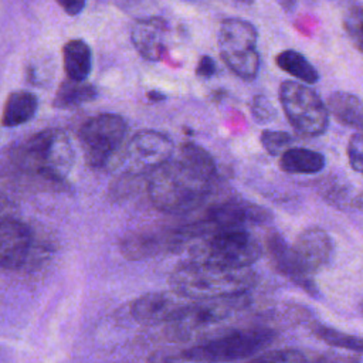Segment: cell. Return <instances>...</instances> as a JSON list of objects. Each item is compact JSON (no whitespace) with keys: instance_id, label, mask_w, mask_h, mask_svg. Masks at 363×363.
Masks as SVG:
<instances>
[{"instance_id":"cell-8","label":"cell","mask_w":363,"mask_h":363,"mask_svg":"<svg viewBox=\"0 0 363 363\" xmlns=\"http://www.w3.org/2000/svg\"><path fill=\"white\" fill-rule=\"evenodd\" d=\"M272 339L274 333L268 329H240L210 337L186 350L200 363L231 362L255 354Z\"/></svg>"},{"instance_id":"cell-11","label":"cell","mask_w":363,"mask_h":363,"mask_svg":"<svg viewBox=\"0 0 363 363\" xmlns=\"http://www.w3.org/2000/svg\"><path fill=\"white\" fill-rule=\"evenodd\" d=\"M190 299L183 298L174 291L149 292L132 302L130 313L142 325L172 323L190 305Z\"/></svg>"},{"instance_id":"cell-29","label":"cell","mask_w":363,"mask_h":363,"mask_svg":"<svg viewBox=\"0 0 363 363\" xmlns=\"http://www.w3.org/2000/svg\"><path fill=\"white\" fill-rule=\"evenodd\" d=\"M251 113H252L254 119L259 123L271 122L277 116V111H275L274 105L262 94H258L252 98V101H251Z\"/></svg>"},{"instance_id":"cell-9","label":"cell","mask_w":363,"mask_h":363,"mask_svg":"<svg viewBox=\"0 0 363 363\" xmlns=\"http://www.w3.org/2000/svg\"><path fill=\"white\" fill-rule=\"evenodd\" d=\"M174 143L169 136L153 129L136 132L122 152V163L130 176L152 174L174 153Z\"/></svg>"},{"instance_id":"cell-3","label":"cell","mask_w":363,"mask_h":363,"mask_svg":"<svg viewBox=\"0 0 363 363\" xmlns=\"http://www.w3.org/2000/svg\"><path fill=\"white\" fill-rule=\"evenodd\" d=\"M187 250L191 262L228 269L250 268L264 252L261 242L248 228L221 231L196 240Z\"/></svg>"},{"instance_id":"cell-1","label":"cell","mask_w":363,"mask_h":363,"mask_svg":"<svg viewBox=\"0 0 363 363\" xmlns=\"http://www.w3.org/2000/svg\"><path fill=\"white\" fill-rule=\"evenodd\" d=\"M216 176L217 166L211 155L204 147L186 142L149 176L147 196L163 213H189L207 199Z\"/></svg>"},{"instance_id":"cell-16","label":"cell","mask_w":363,"mask_h":363,"mask_svg":"<svg viewBox=\"0 0 363 363\" xmlns=\"http://www.w3.org/2000/svg\"><path fill=\"white\" fill-rule=\"evenodd\" d=\"M167 23L157 16L139 18L133 23L130 38L138 52L147 61H159L166 50Z\"/></svg>"},{"instance_id":"cell-19","label":"cell","mask_w":363,"mask_h":363,"mask_svg":"<svg viewBox=\"0 0 363 363\" xmlns=\"http://www.w3.org/2000/svg\"><path fill=\"white\" fill-rule=\"evenodd\" d=\"M326 166L322 153L306 147H289L279 156V167L291 174H316Z\"/></svg>"},{"instance_id":"cell-10","label":"cell","mask_w":363,"mask_h":363,"mask_svg":"<svg viewBox=\"0 0 363 363\" xmlns=\"http://www.w3.org/2000/svg\"><path fill=\"white\" fill-rule=\"evenodd\" d=\"M245 302V295L208 301H191L184 312L176 320L169 323V333L174 340H187L203 329L227 319L234 312L240 311Z\"/></svg>"},{"instance_id":"cell-28","label":"cell","mask_w":363,"mask_h":363,"mask_svg":"<svg viewBox=\"0 0 363 363\" xmlns=\"http://www.w3.org/2000/svg\"><path fill=\"white\" fill-rule=\"evenodd\" d=\"M346 153H347V160L350 167L354 172L363 174V130L356 132L349 139Z\"/></svg>"},{"instance_id":"cell-30","label":"cell","mask_w":363,"mask_h":363,"mask_svg":"<svg viewBox=\"0 0 363 363\" xmlns=\"http://www.w3.org/2000/svg\"><path fill=\"white\" fill-rule=\"evenodd\" d=\"M146 363H200L193 359L186 349L182 350H159L150 354Z\"/></svg>"},{"instance_id":"cell-14","label":"cell","mask_w":363,"mask_h":363,"mask_svg":"<svg viewBox=\"0 0 363 363\" xmlns=\"http://www.w3.org/2000/svg\"><path fill=\"white\" fill-rule=\"evenodd\" d=\"M265 251L271 261V265L275 268L277 272L291 279L294 284L302 286L305 291L316 294L312 275L303 269L294 251V247L289 245L279 233L269 231L267 234Z\"/></svg>"},{"instance_id":"cell-32","label":"cell","mask_w":363,"mask_h":363,"mask_svg":"<svg viewBox=\"0 0 363 363\" xmlns=\"http://www.w3.org/2000/svg\"><path fill=\"white\" fill-rule=\"evenodd\" d=\"M58 4L65 10L67 14L69 16H77L81 13V10L84 9L85 3L81 0H64V1H58Z\"/></svg>"},{"instance_id":"cell-17","label":"cell","mask_w":363,"mask_h":363,"mask_svg":"<svg viewBox=\"0 0 363 363\" xmlns=\"http://www.w3.org/2000/svg\"><path fill=\"white\" fill-rule=\"evenodd\" d=\"M329 115L345 126L363 130V101L346 91H335L325 102Z\"/></svg>"},{"instance_id":"cell-27","label":"cell","mask_w":363,"mask_h":363,"mask_svg":"<svg viewBox=\"0 0 363 363\" xmlns=\"http://www.w3.org/2000/svg\"><path fill=\"white\" fill-rule=\"evenodd\" d=\"M248 363H306L305 356L294 349L267 352Z\"/></svg>"},{"instance_id":"cell-2","label":"cell","mask_w":363,"mask_h":363,"mask_svg":"<svg viewBox=\"0 0 363 363\" xmlns=\"http://www.w3.org/2000/svg\"><path fill=\"white\" fill-rule=\"evenodd\" d=\"M257 282L251 268L228 269L186 261L169 278L172 291L190 301H208L245 295Z\"/></svg>"},{"instance_id":"cell-5","label":"cell","mask_w":363,"mask_h":363,"mask_svg":"<svg viewBox=\"0 0 363 363\" xmlns=\"http://www.w3.org/2000/svg\"><path fill=\"white\" fill-rule=\"evenodd\" d=\"M257 41L258 31L252 23L237 17L221 21L217 35L220 57L241 79L251 81L258 75L261 58Z\"/></svg>"},{"instance_id":"cell-21","label":"cell","mask_w":363,"mask_h":363,"mask_svg":"<svg viewBox=\"0 0 363 363\" xmlns=\"http://www.w3.org/2000/svg\"><path fill=\"white\" fill-rule=\"evenodd\" d=\"M96 96V88L86 81L78 82L65 79L60 84L52 105L60 109H72L78 108L89 101H92Z\"/></svg>"},{"instance_id":"cell-25","label":"cell","mask_w":363,"mask_h":363,"mask_svg":"<svg viewBox=\"0 0 363 363\" xmlns=\"http://www.w3.org/2000/svg\"><path fill=\"white\" fill-rule=\"evenodd\" d=\"M343 28L353 45L363 52V6L347 7L343 14Z\"/></svg>"},{"instance_id":"cell-35","label":"cell","mask_w":363,"mask_h":363,"mask_svg":"<svg viewBox=\"0 0 363 363\" xmlns=\"http://www.w3.org/2000/svg\"><path fill=\"white\" fill-rule=\"evenodd\" d=\"M362 309H363V303H362Z\"/></svg>"},{"instance_id":"cell-34","label":"cell","mask_w":363,"mask_h":363,"mask_svg":"<svg viewBox=\"0 0 363 363\" xmlns=\"http://www.w3.org/2000/svg\"><path fill=\"white\" fill-rule=\"evenodd\" d=\"M149 98H150V99H163V98H164V95L157 94L156 91H153V92H149Z\"/></svg>"},{"instance_id":"cell-33","label":"cell","mask_w":363,"mask_h":363,"mask_svg":"<svg viewBox=\"0 0 363 363\" xmlns=\"http://www.w3.org/2000/svg\"><path fill=\"white\" fill-rule=\"evenodd\" d=\"M350 208H354L363 214V191L353 196V199L350 201Z\"/></svg>"},{"instance_id":"cell-7","label":"cell","mask_w":363,"mask_h":363,"mask_svg":"<svg viewBox=\"0 0 363 363\" xmlns=\"http://www.w3.org/2000/svg\"><path fill=\"white\" fill-rule=\"evenodd\" d=\"M278 98L295 132L302 136H319L326 132L329 112L312 88L296 81H284L279 85Z\"/></svg>"},{"instance_id":"cell-20","label":"cell","mask_w":363,"mask_h":363,"mask_svg":"<svg viewBox=\"0 0 363 363\" xmlns=\"http://www.w3.org/2000/svg\"><path fill=\"white\" fill-rule=\"evenodd\" d=\"M38 108L37 96L30 91H13L9 94L1 113L3 126H18L30 121Z\"/></svg>"},{"instance_id":"cell-24","label":"cell","mask_w":363,"mask_h":363,"mask_svg":"<svg viewBox=\"0 0 363 363\" xmlns=\"http://www.w3.org/2000/svg\"><path fill=\"white\" fill-rule=\"evenodd\" d=\"M328 182H322L319 187L320 196L330 203L332 206H339L340 208L350 207V201L353 196H350V186L347 182H342L340 179L326 177Z\"/></svg>"},{"instance_id":"cell-31","label":"cell","mask_w":363,"mask_h":363,"mask_svg":"<svg viewBox=\"0 0 363 363\" xmlns=\"http://www.w3.org/2000/svg\"><path fill=\"white\" fill-rule=\"evenodd\" d=\"M216 71H217V65L214 60L208 55H203L197 64L196 75L200 78H210L216 74Z\"/></svg>"},{"instance_id":"cell-15","label":"cell","mask_w":363,"mask_h":363,"mask_svg":"<svg viewBox=\"0 0 363 363\" xmlns=\"http://www.w3.org/2000/svg\"><path fill=\"white\" fill-rule=\"evenodd\" d=\"M292 247L301 265L311 275L326 267L335 255L333 240L320 227H309L301 231Z\"/></svg>"},{"instance_id":"cell-23","label":"cell","mask_w":363,"mask_h":363,"mask_svg":"<svg viewBox=\"0 0 363 363\" xmlns=\"http://www.w3.org/2000/svg\"><path fill=\"white\" fill-rule=\"evenodd\" d=\"M315 335L323 340L325 343L335 346V347H342L353 352H363V339L336 330L333 328L325 326V325H318L315 328Z\"/></svg>"},{"instance_id":"cell-4","label":"cell","mask_w":363,"mask_h":363,"mask_svg":"<svg viewBox=\"0 0 363 363\" xmlns=\"http://www.w3.org/2000/svg\"><path fill=\"white\" fill-rule=\"evenodd\" d=\"M74 149L61 129H44L33 135L20 149L18 163L50 182H62L72 169Z\"/></svg>"},{"instance_id":"cell-13","label":"cell","mask_w":363,"mask_h":363,"mask_svg":"<svg viewBox=\"0 0 363 363\" xmlns=\"http://www.w3.org/2000/svg\"><path fill=\"white\" fill-rule=\"evenodd\" d=\"M190 241L183 228L166 231H140L128 235L122 241V252L132 259L149 258L166 251H177L187 248Z\"/></svg>"},{"instance_id":"cell-6","label":"cell","mask_w":363,"mask_h":363,"mask_svg":"<svg viewBox=\"0 0 363 363\" xmlns=\"http://www.w3.org/2000/svg\"><path fill=\"white\" fill-rule=\"evenodd\" d=\"M128 133L126 121L116 113H99L89 118L78 132L79 145L88 164L94 169L106 167L121 149Z\"/></svg>"},{"instance_id":"cell-22","label":"cell","mask_w":363,"mask_h":363,"mask_svg":"<svg viewBox=\"0 0 363 363\" xmlns=\"http://www.w3.org/2000/svg\"><path fill=\"white\" fill-rule=\"evenodd\" d=\"M275 64L291 77L302 81L303 84H315L319 81L316 68L308 58L296 50H284L275 57Z\"/></svg>"},{"instance_id":"cell-18","label":"cell","mask_w":363,"mask_h":363,"mask_svg":"<svg viewBox=\"0 0 363 363\" xmlns=\"http://www.w3.org/2000/svg\"><path fill=\"white\" fill-rule=\"evenodd\" d=\"M62 62L67 78L84 82L92 68V52L89 45L81 38H72L62 47Z\"/></svg>"},{"instance_id":"cell-12","label":"cell","mask_w":363,"mask_h":363,"mask_svg":"<svg viewBox=\"0 0 363 363\" xmlns=\"http://www.w3.org/2000/svg\"><path fill=\"white\" fill-rule=\"evenodd\" d=\"M34 247V234L28 224L13 218H0V267L21 268L30 258Z\"/></svg>"},{"instance_id":"cell-26","label":"cell","mask_w":363,"mask_h":363,"mask_svg":"<svg viewBox=\"0 0 363 363\" xmlns=\"http://www.w3.org/2000/svg\"><path fill=\"white\" fill-rule=\"evenodd\" d=\"M259 140L262 147L271 156H281L286 152L292 143V136L284 130L265 129L259 135Z\"/></svg>"}]
</instances>
